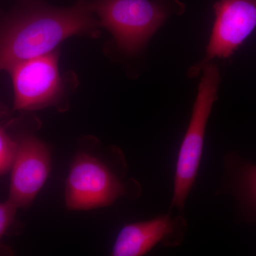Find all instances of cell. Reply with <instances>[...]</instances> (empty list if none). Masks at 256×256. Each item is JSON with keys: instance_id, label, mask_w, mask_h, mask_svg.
<instances>
[{"instance_id": "ba28073f", "label": "cell", "mask_w": 256, "mask_h": 256, "mask_svg": "<svg viewBox=\"0 0 256 256\" xmlns=\"http://www.w3.org/2000/svg\"><path fill=\"white\" fill-rule=\"evenodd\" d=\"M186 228L183 216L169 214L127 224L118 234L111 256H144L160 242L166 246H176L182 242Z\"/></svg>"}, {"instance_id": "30bf717a", "label": "cell", "mask_w": 256, "mask_h": 256, "mask_svg": "<svg viewBox=\"0 0 256 256\" xmlns=\"http://www.w3.org/2000/svg\"><path fill=\"white\" fill-rule=\"evenodd\" d=\"M16 148L18 140H14L0 126V176L11 170Z\"/></svg>"}, {"instance_id": "7c38bea8", "label": "cell", "mask_w": 256, "mask_h": 256, "mask_svg": "<svg viewBox=\"0 0 256 256\" xmlns=\"http://www.w3.org/2000/svg\"><path fill=\"white\" fill-rule=\"evenodd\" d=\"M6 114H8V110H6V108L0 104V118L4 117Z\"/></svg>"}, {"instance_id": "4fadbf2b", "label": "cell", "mask_w": 256, "mask_h": 256, "mask_svg": "<svg viewBox=\"0 0 256 256\" xmlns=\"http://www.w3.org/2000/svg\"><path fill=\"white\" fill-rule=\"evenodd\" d=\"M84 1H86V2H90V1H92V0H84Z\"/></svg>"}, {"instance_id": "277c9868", "label": "cell", "mask_w": 256, "mask_h": 256, "mask_svg": "<svg viewBox=\"0 0 256 256\" xmlns=\"http://www.w3.org/2000/svg\"><path fill=\"white\" fill-rule=\"evenodd\" d=\"M128 185L105 162L82 152L75 156L66 182L67 208L86 210L112 205L128 193Z\"/></svg>"}, {"instance_id": "3957f363", "label": "cell", "mask_w": 256, "mask_h": 256, "mask_svg": "<svg viewBox=\"0 0 256 256\" xmlns=\"http://www.w3.org/2000/svg\"><path fill=\"white\" fill-rule=\"evenodd\" d=\"M202 72L203 76L198 86L191 120L176 160L172 207L178 210H183L198 174L207 122L216 100L220 85V70L214 64H206Z\"/></svg>"}, {"instance_id": "8fae6325", "label": "cell", "mask_w": 256, "mask_h": 256, "mask_svg": "<svg viewBox=\"0 0 256 256\" xmlns=\"http://www.w3.org/2000/svg\"><path fill=\"white\" fill-rule=\"evenodd\" d=\"M18 210L16 205L9 200L0 203V244L5 232L14 220Z\"/></svg>"}, {"instance_id": "9c48e42d", "label": "cell", "mask_w": 256, "mask_h": 256, "mask_svg": "<svg viewBox=\"0 0 256 256\" xmlns=\"http://www.w3.org/2000/svg\"><path fill=\"white\" fill-rule=\"evenodd\" d=\"M227 164L234 193L246 208L256 214V165L235 158H229Z\"/></svg>"}, {"instance_id": "52a82bcc", "label": "cell", "mask_w": 256, "mask_h": 256, "mask_svg": "<svg viewBox=\"0 0 256 256\" xmlns=\"http://www.w3.org/2000/svg\"><path fill=\"white\" fill-rule=\"evenodd\" d=\"M50 168V150L43 141L31 134L18 140L8 200L18 208H28L46 183Z\"/></svg>"}, {"instance_id": "8992f818", "label": "cell", "mask_w": 256, "mask_h": 256, "mask_svg": "<svg viewBox=\"0 0 256 256\" xmlns=\"http://www.w3.org/2000/svg\"><path fill=\"white\" fill-rule=\"evenodd\" d=\"M215 22L204 60L190 68L195 77L214 58H228L256 26V0H218Z\"/></svg>"}, {"instance_id": "7a4b0ae2", "label": "cell", "mask_w": 256, "mask_h": 256, "mask_svg": "<svg viewBox=\"0 0 256 256\" xmlns=\"http://www.w3.org/2000/svg\"><path fill=\"white\" fill-rule=\"evenodd\" d=\"M101 28L112 34L120 50L140 52L170 14L182 4L171 0H92L89 2Z\"/></svg>"}, {"instance_id": "5b68a950", "label": "cell", "mask_w": 256, "mask_h": 256, "mask_svg": "<svg viewBox=\"0 0 256 256\" xmlns=\"http://www.w3.org/2000/svg\"><path fill=\"white\" fill-rule=\"evenodd\" d=\"M8 72L14 90V110L33 111L62 105L66 87L56 50L18 63Z\"/></svg>"}, {"instance_id": "6da1fadb", "label": "cell", "mask_w": 256, "mask_h": 256, "mask_svg": "<svg viewBox=\"0 0 256 256\" xmlns=\"http://www.w3.org/2000/svg\"><path fill=\"white\" fill-rule=\"evenodd\" d=\"M100 28L89 2L58 8L44 0H21L0 12V72L54 52L70 37L98 36Z\"/></svg>"}]
</instances>
